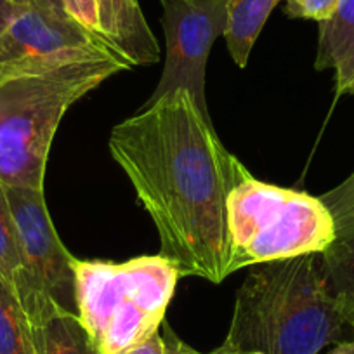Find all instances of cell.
<instances>
[{
	"label": "cell",
	"instance_id": "obj_4",
	"mask_svg": "<svg viewBox=\"0 0 354 354\" xmlns=\"http://www.w3.org/2000/svg\"><path fill=\"white\" fill-rule=\"evenodd\" d=\"M181 273L165 255L122 264L75 261L77 315L100 354H125L155 335Z\"/></svg>",
	"mask_w": 354,
	"mask_h": 354
},
{
	"label": "cell",
	"instance_id": "obj_13",
	"mask_svg": "<svg viewBox=\"0 0 354 354\" xmlns=\"http://www.w3.org/2000/svg\"><path fill=\"white\" fill-rule=\"evenodd\" d=\"M280 0H227V25L224 32L231 59L245 68L252 47Z\"/></svg>",
	"mask_w": 354,
	"mask_h": 354
},
{
	"label": "cell",
	"instance_id": "obj_22",
	"mask_svg": "<svg viewBox=\"0 0 354 354\" xmlns=\"http://www.w3.org/2000/svg\"><path fill=\"white\" fill-rule=\"evenodd\" d=\"M326 354H354V337L353 339L346 340V342L337 344V346Z\"/></svg>",
	"mask_w": 354,
	"mask_h": 354
},
{
	"label": "cell",
	"instance_id": "obj_16",
	"mask_svg": "<svg viewBox=\"0 0 354 354\" xmlns=\"http://www.w3.org/2000/svg\"><path fill=\"white\" fill-rule=\"evenodd\" d=\"M340 0H285V15L292 19L325 23L333 18Z\"/></svg>",
	"mask_w": 354,
	"mask_h": 354
},
{
	"label": "cell",
	"instance_id": "obj_23",
	"mask_svg": "<svg viewBox=\"0 0 354 354\" xmlns=\"http://www.w3.org/2000/svg\"><path fill=\"white\" fill-rule=\"evenodd\" d=\"M347 94H353V96H354V84L351 85V87H349V91H347Z\"/></svg>",
	"mask_w": 354,
	"mask_h": 354
},
{
	"label": "cell",
	"instance_id": "obj_10",
	"mask_svg": "<svg viewBox=\"0 0 354 354\" xmlns=\"http://www.w3.org/2000/svg\"><path fill=\"white\" fill-rule=\"evenodd\" d=\"M319 198L335 224V240L322 254L326 277L354 319V172Z\"/></svg>",
	"mask_w": 354,
	"mask_h": 354
},
{
	"label": "cell",
	"instance_id": "obj_18",
	"mask_svg": "<svg viewBox=\"0 0 354 354\" xmlns=\"http://www.w3.org/2000/svg\"><path fill=\"white\" fill-rule=\"evenodd\" d=\"M162 326H163L162 337L163 340H165V354H230L224 346L217 347V349L212 351V353H200V351L193 349V347H189L188 344L183 342V340L172 332V328H170L165 322L162 323Z\"/></svg>",
	"mask_w": 354,
	"mask_h": 354
},
{
	"label": "cell",
	"instance_id": "obj_17",
	"mask_svg": "<svg viewBox=\"0 0 354 354\" xmlns=\"http://www.w3.org/2000/svg\"><path fill=\"white\" fill-rule=\"evenodd\" d=\"M61 4H63L64 12H66L71 19L80 23V25L84 26V28H87L88 32H93L101 37L100 21H97L96 0H61Z\"/></svg>",
	"mask_w": 354,
	"mask_h": 354
},
{
	"label": "cell",
	"instance_id": "obj_20",
	"mask_svg": "<svg viewBox=\"0 0 354 354\" xmlns=\"http://www.w3.org/2000/svg\"><path fill=\"white\" fill-rule=\"evenodd\" d=\"M125 354H165V340H163L162 333L158 330L155 335H151L148 340H145V342L139 344L138 347H134V349Z\"/></svg>",
	"mask_w": 354,
	"mask_h": 354
},
{
	"label": "cell",
	"instance_id": "obj_9",
	"mask_svg": "<svg viewBox=\"0 0 354 354\" xmlns=\"http://www.w3.org/2000/svg\"><path fill=\"white\" fill-rule=\"evenodd\" d=\"M32 330L37 354H100L77 313L28 285L12 287Z\"/></svg>",
	"mask_w": 354,
	"mask_h": 354
},
{
	"label": "cell",
	"instance_id": "obj_11",
	"mask_svg": "<svg viewBox=\"0 0 354 354\" xmlns=\"http://www.w3.org/2000/svg\"><path fill=\"white\" fill-rule=\"evenodd\" d=\"M100 33L131 66L155 64L160 47L138 0H96Z\"/></svg>",
	"mask_w": 354,
	"mask_h": 354
},
{
	"label": "cell",
	"instance_id": "obj_2",
	"mask_svg": "<svg viewBox=\"0 0 354 354\" xmlns=\"http://www.w3.org/2000/svg\"><path fill=\"white\" fill-rule=\"evenodd\" d=\"M354 337V319L333 292L322 254L257 264L234 299L230 354H319Z\"/></svg>",
	"mask_w": 354,
	"mask_h": 354
},
{
	"label": "cell",
	"instance_id": "obj_1",
	"mask_svg": "<svg viewBox=\"0 0 354 354\" xmlns=\"http://www.w3.org/2000/svg\"><path fill=\"white\" fill-rule=\"evenodd\" d=\"M108 148L155 223L160 254L181 277L223 283L230 266L227 198L247 167L185 88L142 106L111 131Z\"/></svg>",
	"mask_w": 354,
	"mask_h": 354
},
{
	"label": "cell",
	"instance_id": "obj_15",
	"mask_svg": "<svg viewBox=\"0 0 354 354\" xmlns=\"http://www.w3.org/2000/svg\"><path fill=\"white\" fill-rule=\"evenodd\" d=\"M21 270L23 259L18 230H16L6 186L0 185V278H4L9 285H12Z\"/></svg>",
	"mask_w": 354,
	"mask_h": 354
},
{
	"label": "cell",
	"instance_id": "obj_24",
	"mask_svg": "<svg viewBox=\"0 0 354 354\" xmlns=\"http://www.w3.org/2000/svg\"><path fill=\"white\" fill-rule=\"evenodd\" d=\"M243 354H264V353H259V351H252V353H243Z\"/></svg>",
	"mask_w": 354,
	"mask_h": 354
},
{
	"label": "cell",
	"instance_id": "obj_7",
	"mask_svg": "<svg viewBox=\"0 0 354 354\" xmlns=\"http://www.w3.org/2000/svg\"><path fill=\"white\" fill-rule=\"evenodd\" d=\"M108 53L117 50L64 11L25 4L0 35V80Z\"/></svg>",
	"mask_w": 354,
	"mask_h": 354
},
{
	"label": "cell",
	"instance_id": "obj_3",
	"mask_svg": "<svg viewBox=\"0 0 354 354\" xmlns=\"http://www.w3.org/2000/svg\"><path fill=\"white\" fill-rule=\"evenodd\" d=\"M131 68L108 53L0 80V185L44 192L50 145L66 111Z\"/></svg>",
	"mask_w": 354,
	"mask_h": 354
},
{
	"label": "cell",
	"instance_id": "obj_8",
	"mask_svg": "<svg viewBox=\"0 0 354 354\" xmlns=\"http://www.w3.org/2000/svg\"><path fill=\"white\" fill-rule=\"evenodd\" d=\"M21 248L23 270L15 285H28L50 295L61 308L77 313L75 261L59 240L47 212L44 192L6 188Z\"/></svg>",
	"mask_w": 354,
	"mask_h": 354
},
{
	"label": "cell",
	"instance_id": "obj_12",
	"mask_svg": "<svg viewBox=\"0 0 354 354\" xmlns=\"http://www.w3.org/2000/svg\"><path fill=\"white\" fill-rule=\"evenodd\" d=\"M315 68L335 71L337 94L354 84V0H340L333 18L319 23Z\"/></svg>",
	"mask_w": 354,
	"mask_h": 354
},
{
	"label": "cell",
	"instance_id": "obj_5",
	"mask_svg": "<svg viewBox=\"0 0 354 354\" xmlns=\"http://www.w3.org/2000/svg\"><path fill=\"white\" fill-rule=\"evenodd\" d=\"M227 274H233L248 266L323 254L335 240V224L319 196L248 176L227 198Z\"/></svg>",
	"mask_w": 354,
	"mask_h": 354
},
{
	"label": "cell",
	"instance_id": "obj_6",
	"mask_svg": "<svg viewBox=\"0 0 354 354\" xmlns=\"http://www.w3.org/2000/svg\"><path fill=\"white\" fill-rule=\"evenodd\" d=\"M162 9L165 64L146 104L185 88L198 110L210 118L205 97L207 61L214 42L226 32L227 0H162Z\"/></svg>",
	"mask_w": 354,
	"mask_h": 354
},
{
	"label": "cell",
	"instance_id": "obj_14",
	"mask_svg": "<svg viewBox=\"0 0 354 354\" xmlns=\"http://www.w3.org/2000/svg\"><path fill=\"white\" fill-rule=\"evenodd\" d=\"M0 354H37L25 311L4 278H0Z\"/></svg>",
	"mask_w": 354,
	"mask_h": 354
},
{
	"label": "cell",
	"instance_id": "obj_21",
	"mask_svg": "<svg viewBox=\"0 0 354 354\" xmlns=\"http://www.w3.org/2000/svg\"><path fill=\"white\" fill-rule=\"evenodd\" d=\"M18 2H21V4H37L44 6V8L57 9V11H64L61 0H18Z\"/></svg>",
	"mask_w": 354,
	"mask_h": 354
},
{
	"label": "cell",
	"instance_id": "obj_19",
	"mask_svg": "<svg viewBox=\"0 0 354 354\" xmlns=\"http://www.w3.org/2000/svg\"><path fill=\"white\" fill-rule=\"evenodd\" d=\"M23 6L25 4L18 2V0H0V35L11 25V21L21 11Z\"/></svg>",
	"mask_w": 354,
	"mask_h": 354
}]
</instances>
